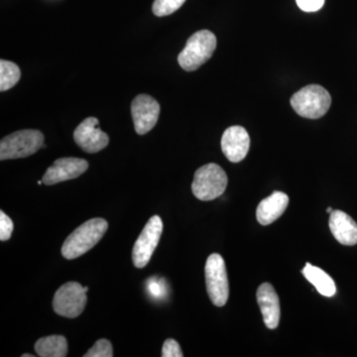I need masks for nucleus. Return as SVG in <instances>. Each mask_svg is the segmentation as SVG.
<instances>
[{"label":"nucleus","instance_id":"obj_12","mask_svg":"<svg viewBox=\"0 0 357 357\" xmlns=\"http://www.w3.org/2000/svg\"><path fill=\"white\" fill-rule=\"evenodd\" d=\"M250 147V138L245 128L231 126L225 131L222 137V150L232 163H238L245 158Z\"/></svg>","mask_w":357,"mask_h":357},{"label":"nucleus","instance_id":"obj_9","mask_svg":"<svg viewBox=\"0 0 357 357\" xmlns=\"http://www.w3.org/2000/svg\"><path fill=\"white\" fill-rule=\"evenodd\" d=\"M134 128L139 135L151 131L157 124L160 115V105L154 98L139 95L131 103Z\"/></svg>","mask_w":357,"mask_h":357},{"label":"nucleus","instance_id":"obj_24","mask_svg":"<svg viewBox=\"0 0 357 357\" xmlns=\"http://www.w3.org/2000/svg\"><path fill=\"white\" fill-rule=\"evenodd\" d=\"M150 291L153 293V295L158 296L160 293L158 284H152V285H150Z\"/></svg>","mask_w":357,"mask_h":357},{"label":"nucleus","instance_id":"obj_13","mask_svg":"<svg viewBox=\"0 0 357 357\" xmlns=\"http://www.w3.org/2000/svg\"><path fill=\"white\" fill-rule=\"evenodd\" d=\"M256 299L261 310L265 326L270 330H275L279 325L281 316L278 294L271 284L263 283L257 289Z\"/></svg>","mask_w":357,"mask_h":357},{"label":"nucleus","instance_id":"obj_17","mask_svg":"<svg viewBox=\"0 0 357 357\" xmlns=\"http://www.w3.org/2000/svg\"><path fill=\"white\" fill-rule=\"evenodd\" d=\"M35 351L41 357H66L68 356V342L63 335H49L41 337L35 344Z\"/></svg>","mask_w":357,"mask_h":357},{"label":"nucleus","instance_id":"obj_7","mask_svg":"<svg viewBox=\"0 0 357 357\" xmlns=\"http://www.w3.org/2000/svg\"><path fill=\"white\" fill-rule=\"evenodd\" d=\"M86 302L88 298L83 286L77 282H68L54 296V311L59 316L76 319L84 312Z\"/></svg>","mask_w":357,"mask_h":357},{"label":"nucleus","instance_id":"obj_16","mask_svg":"<svg viewBox=\"0 0 357 357\" xmlns=\"http://www.w3.org/2000/svg\"><path fill=\"white\" fill-rule=\"evenodd\" d=\"M302 273L305 278L314 286L321 295L331 298L337 293L335 281L321 268L307 263L306 266L302 270Z\"/></svg>","mask_w":357,"mask_h":357},{"label":"nucleus","instance_id":"obj_14","mask_svg":"<svg viewBox=\"0 0 357 357\" xmlns=\"http://www.w3.org/2000/svg\"><path fill=\"white\" fill-rule=\"evenodd\" d=\"M330 229L333 236L342 245H356L357 243V223L354 218L342 211L331 213Z\"/></svg>","mask_w":357,"mask_h":357},{"label":"nucleus","instance_id":"obj_5","mask_svg":"<svg viewBox=\"0 0 357 357\" xmlns=\"http://www.w3.org/2000/svg\"><path fill=\"white\" fill-rule=\"evenodd\" d=\"M44 146L41 131L24 129L9 134L0 142V160L26 158Z\"/></svg>","mask_w":357,"mask_h":357},{"label":"nucleus","instance_id":"obj_25","mask_svg":"<svg viewBox=\"0 0 357 357\" xmlns=\"http://www.w3.org/2000/svg\"><path fill=\"white\" fill-rule=\"evenodd\" d=\"M333 208H331V206H330V208H326V213H330V215H331V213H333Z\"/></svg>","mask_w":357,"mask_h":357},{"label":"nucleus","instance_id":"obj_6","mask_svg":"<svg viewBox=\"0 0 357 357\" xmlns=\"http://www.w3.org/2000/svg\"><path fill=\"white\" fill-rule=\"evenodd\" d=\"M206 291L213 304L223 307L229 297V278L225 260L218 253L208 256L204 267Z\"/></svg>","mask_w":357,"mask_h":357},{"label":"nucleus","instance_id":"obj_27","mask_svg":"<svg viewBox=\"0 0 357 357\" xmlns=\"http://www.w3.org/2000/svg\"><path fill=\"white\" fill-rule=\"evenodd\" d=\"M84 292H88L89 291V287H84Z\"/></svg>","mask_w":357,"mask_h":357},{"label":"nucleus","instance_id":"obj_23","mask_svg":"<svg viewBox=\"0 0 357 357\" xmlns=\"http://www.w3.org/2000/svg\"><path fill=\"white\" fill-rule=\"evenodd\" d=\"M298 6L305 13L318 11L325 4V0H296Z\"/></svg>","mask_w":357,"mask_h":357},{"label":"nucleus","instance_id":"obj_11","mask_svg":"<svg viewBox=\"0 0 357 357\" xmlns=\"http://www.w3.org/2000/svg\"><path fill=\"white\" fill-rule=\"evenodd\" d=\"M89 168L88 161L84 159L61 158L56 160L53 165L49 167L43 176L44 185H52L65 181L73 180L83 175Z\"/></svg>","mask_w":357,"mask_h":357},{"label":"nucleus","instance_id":"obj_21","mask_svg":"<svg viewBox=\"0 0 357 357\" xmlns=\"http://www.w3.org/2000/svg\"><path fill=\"white\" fill-rule=\"evenodd\" d=\"M13 229V220L3 211H0V241H6L10 239Z\"/></svg>","mask_w":357,"mask_h":357},{"label":"nucleus","instance_id":"obj_26","mask_svg":"<svg viewBox=\"0 0 357 357\" xmlns=\"http://www.w3.org/2000/svg\"><path fill=\"white\" fill-rule=\"evenodd\" d=\"M22 357H34V356H32V354H22Z\"/></svg>","mask_w":357,"mask_h":357},{"label":"nucleus","instance_id":"obj_22","mask_svg":"<svg viewBox=\"0 0 357 357\" xmlns=\"http://www.w3.org/2000/svg\"><path fill=\"white\" fill-rule=\"evenodd\" d=\"M162 356L163 357H183L182 349H181L180 344L176 342L173 338H168L163 344L162 349Z\"/></svg>","mask_w":357,"mask_h":357},{"label":"nucleus","instance_id":"obj_10","mask_svg":"<svg viewBox=\"0 0 357 357\" xmlns=\"http://www.w3.org/2000/svg\"><path fill=\"white\" fill-rule=\"evenodd\" d=\"M75 142L86 153H98L109 145V137L98 128V119L88 117L79 123L74 132Z\"/></svg>","mask_w":357,"mask_h":357},{"label":"nucleus","instance_id":"obj_3","mask_svg":"<svg viewBox=\"0 0 357 357\" xmlns=\"http://www.w3.org/2000/svg\"><path fill=\"white\" fill-rule=\"evenodd\" d=\"M290 102L294 110L300 116L318 119L330 109L332 98L323 86L319 84H310L293 95Z\"/></svg>","mask_w":357,"mask_h":357},{"label":"nucleus","instance_id":"obj_20","mask_svg":"<svg viewBox=\"0 0 357 357\" xmlns=\"http://www.w3.org/2000/svg\"><path fill=\"white\" fill-rule=\"evenodd\" d=\"M84 356L112 357L114 356V349H112V342H110L109 340H105V338L98 340Z\"/></svg>","mask_w":357,"mask_h":357},{"label":"nucleus","instance_id":"obj_15","mask_svg":"<svg viewBox=\"0 0 357 357\" xmlns=\"http://www.w3.org/2000/svg\"><path fill=\"white\" fill-rule=\"evenodd\" d=\"M288 204L289 197L285 192H274L258 204L256 211L258 222L262 225H269L276 222L285 213Z\"/></svg>","mask_w":357,"mask_h":357},{"label":"nucleus","instance_id":"obj_2","mask_svg":"<svg viewBox=\"0 0 357 357\" xmlns=\"http://www.w3.org/2000/svg\"><path fill=\"white\" fill-rule=\"evenodd\" d=\"M217 48V37L208 30H201L192 34L183 51L178 54V62L187 72L198 70L208 62Z\"/></svg>","mask_w":357,"mask_h":357},{"label":"nucleus","instance_id":"obj_1","mask_svg":"<svg viewBox=\"0 0 357 357\" xmlns=\"http://www.w3.org/2000/svg\"><path fill=\"white\" fill-rule=\"evenodd\" d=\"M109 229V223L103 218H91L79 225L66 239L62 246V255L66 259H76L100 243Z\"/></svg>","mask_w":357,"mask_h":357},{"label":"nucleus","instance_id":"obj_8","mask_svg":"<svg viewBox=\"0 0 357 357\" xmlns=\"http://www.w3.org/2000/svg\"><path fill=\"white\" fill-rule=\"evenodd\" d=\"M163 232V222L159 215L150 218L133 246L132 261L136 268L147 266Z\"/></svg>","mask_w":357,"mask_h":357},{"label":"nucleus","instance_id":"obj_19","mask_svg":"<svg viewBox=\"0 0 357 357\" xmlns=\"http://www.w3.org/2000/svg\"><path fill=\"white\" fill-rule=\"evenodd\" d=\"M185 0H154L152 11L158 17L170 15L182 7Z\"/></svg>","mask_w":357,"mask_h":357},{"label":"nucleus","instance_id":"obj_4","mask_svg":"<svg viewBox=\"0 0 357 357\" xmlns=\"http://www.w3.org/2000/svg\"><path fill=\"white\" fill-rule=\"evenodd\" d=\"M227 173L218 164H206L199 168L194 176L192 191L199 201L208 202L222 196L227 187Z\"/></svg>","mask_w":357,"mask_h":357},{"label":"nucleus","instance_id":"obj_28","mask_svg":"<svg viewBox=\"0 0 357 357\" xmlns=\"http://www.w3.org/2000/svg\"><path fill=\"white\" fill-rule=\"evenodd\" d=\"M42 183H43V181H38V185H42Z\"/></svg>","mask_w":357,"mask_h":357},{"label":"nucleus","instance_id":"obj_18","mask_svg":"<svg viewBox=\"0 0 357 357\" xmlns=\"http://www.w3.org/2000/svg\"><path fill=\"white\" fill-rule=\"evenodd\" d=\"M20 67L10 61H0V91H6L20 82Z\"/></svg>","mask_w":357,"mask_h":357}]
</instances>
